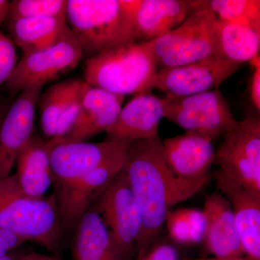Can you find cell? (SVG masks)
I'll return each mask as SVG.
<instances>
[{"label": "cell", "mask_w": 260, "mask_h": 260, "mask_svg": "<svg viewBox=\"0 0 260 260\" xmlns=\"http://www.w3.org/2000/svg\"><path fill=\"white\" fill-rule=\"evenodd\" d=\"M44 85L25 88L5 117L0 133V179L10 175L18 155L32 137L36 107Z\"/></svg>", "instance_id": "cell-14"}, {"label": "cell", "mask_w": 260, "mask_h": 260, "mask_svg": "<svg viewBox=\"0 0 260 260\" xmlns=\"http://www.w3.org/2000/svg\"><path fill=\"white\" fill-rule=\"evenodd\" d=\"M72 260H118L101 215L90 208L76 225Z\"/></svg>", "instance_id": "cell-21"}, {"label": "cell", "mask_w": 260, "mask_h": 260, "mask_svg": "<svg viewBox=\"0 0 260 260\" xmlns=\"http://www.w3.org/2000/svg\"><path fill=\"white\" fill-rule=\"evenodd\" d=\"M69 28L66 17L15 19L8 25L12 42L23 54L49 47Z\"/></svg>", "instance_id": "cell-22"}, {"label": "cell", "mask_w": 260, "mask_h": 260, "mask_svg": "<svg viewBox=\"0 0 260 260\" xmlns=\"http://www.w3.org/2000/svg\"><path fill=\"white\" fill-rule=\"evenodd\" d=\"M25 242L23 239L13 233L0 229V257L15 250Z\"/></svg>", "instance_id": "cell-31"}, {"label": "cell", "mask_w": 260, "mask_h": 260, "mask_svg": "<svg viewBox=\"0 0 260 260\" xmlns=\"http://www.w3.org/2000/svg\"><path fill=\"white\" fill-rule=\"evenodd\" d=\"M123 171L141 215L138 257L158 239L170 208L189 199L205 186L174 177L166 161L159 135L133 141L126 152Z\"/></svg>", "instance_id": "cell-1"}, {"label": "cell", "mask_w": 260, "mask_h": 260, "mask_svg": "<svg viewBox=\"0 0 260 260\" xmlns=\"http://www.w3.org/2000/svg\"><path fill=\"white\" fill-rule=\"evenodd\" d=\"M0 229L48 251L58 250L63 229L55 196H28L19 187L14 174L0 179Z\"/></svg>", "instance_id": "cell-4"}, {"label": "cell", "mask_w": 260, "mask_h": 260, "mask_svg": "<svg viewBox=\"0 0 260 260\" xmlns=\"http://www.w3.org/2000/svg\"><path fill=\"white\" fill-rule=\"evenodd\" d=\"M124 96L109 93L83 80L78 118L62 141L82 142L107 130L114 124L122 108Z\"/></svg>", "instance_id": "cell-16"}, {"label": "cell", "mask_w": 260, "mask_h": 260, "mask_svg": "<svg viewBox=\"0 0 260 260\" xmlns=\"http://www.w3.org/2000/svg\"><path fill=\"white\" fill-rule=\"evenodd\" d=\"M16 65V51L11 39L0 32V84L7 81Z\"/></svg>", "instance_id": "cell-28"}, {"label": "cell", "mask_w": 260, "mask_h": 260, "mask_svg": "<svg viewBox=\"0 0 260 260\" xmlns=\"http://www.w3.org/2000/svg\"><path fill=\"white\" fill-rule=\"evenodd\" d=\"M242 64L216 56L190 64L158 70L152 83V90L159 89L167 96L184 97L218 88Z\"/></svg>", "instance_id": "cell-12"}, {"label": "cell", "mask_w": 260, "mask_h": 260, "mask_svg": "<svg viewBox=\"0 0 260 260\" xmlns=\"http://www.w3.org/2000/svg\"><path fill=\"white\" fill-rule=\"evenodd\" d=\"M165 224L171 240L181 245H191L190 227L184 208L169 210Z\"/></svg>", "instance_id": "cell-27"}, {"label": "cell", "mask_w": 260, "mask_h": 260, "mask_svg": "<svg viewBox=\"0 0 260 260\" xmlns=\"http://www.w3.org/2000/svg\"><path fill=\"white\" fill-rule=\"evenodd\" d=\"M162 142L166 161L174 177L185 182L208 185L215 158L211 140L185 133Z\"/></svg>", "instance_id": "cell-13"}, {"label": "cell", "mask_w": 260, "mask_h": 260, "mask_svg": "<svg viewBox=\"0 0 260 260\" xmlns=\"http://www.w3.org/2000/svg\"><path fill=\"white\" fill-rule=\"evenodd\" d=\"M133 142L107 140L101 143L47 141L54 181L56 186L76 180L92 172Z\"/></svg>", "instance_id": "cell-11"}, {"label": "cell", "mask_w": 260, "mask_h": 260, "mask_svg": "<svg viewBox=\"0 0 260 260\" xmlns=\"http://www.w3.org/2000/svg\"><path fill=\"white\" fill-rule=\"evenodd\" d=\"M153 41L127 43L89 58L84 81L123 96L149 93L158 70Z\"/></svg>", "instance_id": "cell-2"}, {"label": "cell", "mask_w": 260, "mask_h": 260, "mask_svg": "<svg viewBox=\"0 0 260 260\" xmlns=\"http://www.w3.org/2000/svg\"><path fill=\"white\" fill-rule=\"evenodd\" d=\"M15 165L14 176L23 192L32 198H44L54 181L47 141L32 135Z\"/></svg>", "instance_id": "cell-20"}, {"label": "cell", "mask_w": 260, "mask_h": 260, "mask_svg": "<svg viewBox=\"0 0 260 260\" xmlns=\"http://www.w3.org/2000/svg\"><path fill=\"white\" fill-rule=\"evenodd\" d=\"M256 58V57H255ZM255 58L253 59L254 62V71L251 75L250 80V88L249 93L251 102L256 108V110H260V62L259 59L255 61Z\"/></svg>", "instance_id": "cell-32"}, {"label": "cell", "mask_w": 260, "mask_h": 260, "mask_svg": "<svg viewBox=\"0 0 260 260\" xmlns=\"http://www.w3.org/2000/svg\"><path fill=\"white\" fill-rule=\"evenodd\" d=\"M164 98L155 94H137L121 108L115 121L106 132L107 140L133 142L158 135L164 118Z\"/></svg>", "instance_id": "cell-17"}, {"label": "cell", "mask_w": 260, "mask_h": 260, "mask_svg": "<svg viewBox=\"0 0 260 260\" xmlns=\"http://www.w3.org/2000/svg\"><path fill=\"white\" fill-rule=\"evenodd\" d=\"M83 57L80 43L69 28L49 47L24 54L7 80V87L15 94L34 85H44L73 70Z\"/></svg>", "instance_id": "cell-9"}, {"label": "cell", "mask_w": 260, "mask_h": 260, "mask_svg": "<svg viewBox=\"0 0 260 260\" xmlns=\"http://www.w3.org/2000/svg\"><path fill=\"white\" fill-rule=\"evenodd\" d=\"M217 20L205 1H195L194 10L179 26L154 39L158 70L218 57Z\"/></svg>", "instance_id": "cell-5"}, {"label": "cell", "mask_w": 260, "mask_h": 260, "mask_svg": "<svg viewBox=\"0 0 260 260\" xmlns=\"http://www.w3.org/2000/svg\"><path fill=\"white\" fill-rule=\"evenodd\" d=\"M198 260H249V259H246L245 256H244V257L237 258V259H216V258H215V259H198Z\"/></svg>", "instance_id": "cell-36"}, {"label": "cell", "mask_w": 260, "mask_h": 260, "mask_svg": "<svg viewBox=\"0 0 260 260\" xmlns=\"http://www.w3.org/2000/svg\"><path fill=\"white\" fill-rule=\"evenodd\" d=\"M132 6L133 0H68L67 22L84 57L135 42Z\"/></svg>", "instance_id": "cell-3"}, {"label": "cell", "mask_w": 260, "mask_h": 260, "mask_svg": "<svg viewBox=\"0 0 260 260\" xmlns=\"http://www.w3.org/2000/svg\"><path fill=\"white\" fill-rule=\"evenodd\" d=\"M81 80H63L47 89L39 96V107L40 124L43 133L49 138H55L56 127L59 118L64 112L72 94Z\"/></svg>", "instance_id": "cell-24"}, {"label": "cell", "mask_w": 260, "mask_h": 260, "mask_svg": "<svg viewBox=\"0 0 260 260\" xmlns=\"http://www.w3.org/2000/svg\"><path fill=\"white\" fill-rule=\"evenodd\" d=\"M229 178L260 197V119L248 115L224 135L215 162Z\"/></svg>", "instance_id": "cell-8"}, {"label": "cell", "mask_w": 260, "mask_h": 260, "mask_svg": "<svg viewBox=\"0 0 260 260\" xmlns=\"http://www.w3.org/2000/svg\"><path fill=\"white\" fill-rule=\"evenodd\" d=\"M164 118L213 141L237 124L226 99L218 88L184 97L166 96Z\"/></svg>", "instance_id": "cell-7"}, {"label": "cell", "mask_w": 260, "mask_h": 260, "mask_svg": "<svg viewBox=\"0 0 260 260\" xmlns=\"http://www.w3.org/2000/svg\"><path fill=\"white\" fill-rule=\"evenodd\" d=\"M190 227L191 244H198L204 241L207 231V217L203 210L184 208Z\"/></svg>", "instance_id": "cell-30"}, {"label": "cell", "mask_w": 260, "mask_h": 260, "mask_svg": "<svg viewBox=\"0 0 260 260\" xmlns=\"http://www.w3.org/2000/svg\"><path fill=\"white\" fill-rule=\"evenodd\" d=\"M20 260H61L55 256L46 255L40 253L30 252L25 254Z\"/></svg>", "instance_id": "cell-33"}, {"label": "cell", "mask_w": 260, "mask_h": 260, "mask_svg": "<svg viewBox=\"0 0 260 260\" xmlns=\"http://www.w3.org/2000/svg\"><path fill=\"white\" fill-rule=\"evenodd\" d=\"M64 0H14L9 3L10 20L15 19L66 17Z\"/></svg>", "instance_id": "cell-26"}, {"label": "cell", "mask_w": 260, "mask_h": 260, "mask_svg": "<svg viewBox=\"0 0 260 260\" xmlns=\"http://www.w3.org/2000/svg\"><path fill=\"white\" fill-rule=\"evenodd\" d=\"M9 3L10 2L6 0H0V23L8 17Z\"/></svg>", "instance_id": "cell-34"}, {"label": "cell", "mask_w": 260, "mask_h": 260, "mask_svg": "<svg viewBox=\"0 0 260 260\" xmlns=\"http://www.w3.org/2000/svg\"><path fill=\"white\" fill-rule=\"evenodd\" d=\"M15 250L10 251V252L8 253L5 255L2 256V257H0V260H20L22 256L25 254H23L21 252H17Z\"/></svg>", "instance_id": "cell-35"}, {"label": "cell", "mask_w": 260, "mask_h": 260, "mask_svg": "<svg viewBox=\"0 0 260 260\" xmlns=\"http://www.w3.org/2000/svg\"><path fill=\"white\" fill-rule=\"evenodd\" d=\"M90 208L102 217L118 260L137 254L142 218L125 173L121 171Z\"/></svg>", "instance_id": "cell-6"}, {"label": "cell", "mask_w": 260, "mask_h": 260, "mask_svg": "<svg viewBox=\"0 0 260 260\" xmlns=\"http://www.w3.org/2000/svg\"><path fill=\"white\" fill-rule=\"evenodd\" d=\"M217 190L230 203L245 257L260 260V197L247 190L220 169L211 173Z\"/></svg>", "instance_id": "cell-15"}, {"label": "cell", "mask_w": 260, "mask_h": 260, "mask_svg": "<svg viewBox=\"0 0 260 260\" xmlns=\"http://www.w3.org/2000/svg\"><path fill=\"white\" fill-rule=\"evenodd\" d=\"M218 57L242 64L259 54L260 29L217 20Z\"/></svg>", "instance_id": "cell-23"}, {"label": "cell", "mask_w": 260, "mask_h": 260, "mask_svg": "<svg viewBox=\"0 0 260 260\" xmlns=\"http://www.w3.org/2000/svg\"><path fill=\"white\" fill-rule=\"evenodd\" d=\"M205 3L219 20L260 29L259 0H210Z\"/></svg>", "instance_id": "cell-25"}, {"label": "cell", "mask_w": 260, "mask_h": 260, "mask_svg": "<svg viewBox=\"0 0 260 260\" xmlns=\"http://www.w3.org/2000/svg\"><path fill=\"white\" fill-rule=\"evenodd\" d=\"M203 211L208 222L203 241L207 250L219 259L244 257L245 253L226 198L216 189L207 195Z\"/></svg>", "instance_id": "cell-18"}, {"label": "cell", "mask_w": 260, "mask_h": 260, "mask_svg": "<svg viewBox=\"0 0 260 260\" xmlns=\"http://www.w3.org/2000/svg\"><path fill=\"white\" fill-rule=\"evenodd\" d=\"M191 12V1L133 0L135 42H148L161 37L179 26Z\"/></svg>", "instance_id": "cell-19"}, {"label": "cell", "mask_w": 260, "mask_h": 260, "mask_svg": "<svg viewBox=\"0 0 260 260\" xmlns=\"http://www.w3.org/2000/svg\"><path fill=\"white\" fill-rule=\"evenodd\" d=\"M128 148L79 179L56 186L54 196L62 229L76 226L84 214L123 170Z\"/></svg>", "instance_id": "cell-10"}, {"label": "cell", "mask_w": 260, "mask_h": 260, "mask_svg": "<svg viewBox=\"0 0 260 260\" xmlns=\"http://www.w3.org/2000/svg\"><path fill=\"white\" fill-rule=\"evenodd\" d=\"M136 260H180V255L173 243L158 238Z\"/></svg>", "instance_id": "cell-29"}]
</instances>
